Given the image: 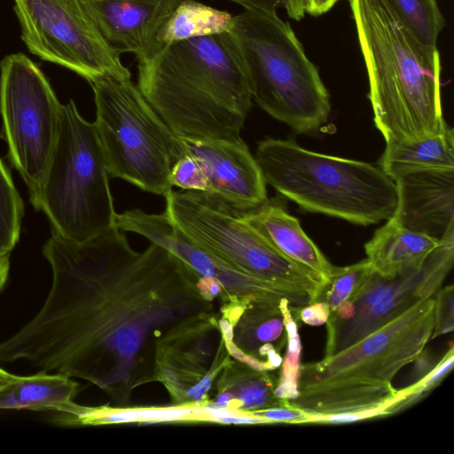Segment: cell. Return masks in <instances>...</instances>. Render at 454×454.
<instances>
[{
    "mask_svg": "<svg viewBox=\"0 0 454 454\" xmlns=\"http://www.w3.org/2000/svg\"><path fill=\"white\" fill-rule=\"evenodd\" d=\"M43 255L50 290L35 315L0 342V363L85 380L123 407L135 388L154 381L156 340L212 309L178 257L155 243L136 252L116 227L83 242L51 232Z\"/></svg>",
    "mask_w": 454,
    "mask_h": 454,
    "instance_id": "obj_1",
    "label": "cell"
},
{
    "mask_svg": "<svg viewBox=\"0 0 454 454\" xmlns=\"http://www.w3.org/2000/svg\"><path fill=\"white\" fill-rule=\"evenodd\" d=\"M434 321V298L423 299L348 348L301 364L298 395L289 404L315 416V423L395 413L411 387L397 390L392 380L426 348Z\"/></svg>",
    "mask_w": 454,
    "mask_h": 454,
    "instance_id": "obj_2",
    "label": "cell"
},
{
    "mask_svg": "<svg viewBox=\"0 0 454 454\" xmlns=\"http://www.w3.org/2000/svg\"><path fill=\"white\" fill-rule=\"evenodd\" d=\"M137 85L181 138H239L253 105L227 33L165 44L137 64Z\"/></svg>",
    "mask_w": 454,
    "mask_h": 454,
    "instance_id": "obj_3",
    "label": "cell"
},
{
    "mask_svg": "<svg viewBox=\"0 0 454 454\" xmlns=\"http://www.w3.org/2000/svg\"><path fill=\"white\" fill-rule=\"evenodd\" d=\"M369 81L375 127L385 142L441 133V57L400 22L385 0H348Z\"/></svg>",
    "mask_w": 454,
    "mask_h": 454,
    "instance_id": "obj_4",
    "label": "cell"
},
{
    "mask_svg": "<svg viewBox=\"0 0 454 454\" xmlns=\"http://www.w3.org/2000/svg\"><path fill=\"white\" fill-rule=\"evenodd\" d=\"M227 35L263 111L298 134H314L327 121L329 92L287 22L245 10Z\"/></svg>",
    "mask_w": 454,
    "mask_h": 454,
    "instance_id": "obj_5",
    "label": "cell"
},
{
    "mask_svg": "<svg viewBox=\"0 0 454 454\" xmlns=\"http://www.w3.org/2000/svg\"><path fill=\"white\" fill-rule=\"evenodd\" d=\"M254 158L266 184L306 211L370 225L396 208L395 182L372 164L274 138L261 141Z\"/></svg>",
    "mask_w": 454,
    "mask_h": 454,
    "instance_id": "obj_6",
    "label": "cell"
},
{
    "mask_svg": "<svg viewBox=\"0 0 454 454\" xmlns=\"http://www.w3.org/2000/svg\"><path fill=\"white\" fill-rule=\"evenodd\" d=\"M109 178L96 126L70 99L61 106L55 146L32 204L46 215L52 233L83 242L116 227Z\"/></svg>",
    "mask_w": 454,
    "mask_h": 454,
    "instance_id": "obj_7",
    "label": "cell"
},
{
    "mask_svg": "<svg viewBox=\"0 0 454 454\" xmlns=\"http://www.w3.org/2000/svg\"><path fill=\"white\" fill-rule=\"evenodd\" d=\"M95 126L110 178L165 197L169 174L185 154L182 140L160 117L131 78L102 76L89 82Z\"/></svg>",
    "mask_w": 454,
    "mask_h": 454,
    "instance_id": "obj_8",
    "label": "cell"
},
{
    "mask_svg": "<svg viewBox=\"0 0 454 454\" xmlns=\"http://www.w3.org/2000/svg\"><path fill=\"white\" fill-rule=\"evenodd\" d=\"M164 198L163 212L170 222L219 262L309 303L319 300L323 281L275 249L242 218L240 210L208 192L172 190Z\"/></svg>",
    "mask_w": 454,
    "mask_h": 454,
    "instance_id": "obj_9",
    "label": "cell"
},
{
    "mask_svg": "<svg viewBox=\"0 0 454 454\" xmlns=\"http://www.w3.org/2000/svg\"><path fill=\"white\" fill-rule=\"evenodd\" d=\"M0 71L3 136L33 203L55 146L62 104L43 71L25 54L6 56Z\"/></svg>",
    "mask_w": 454,
    "mask_h": 454,
    "instance_id": "obj_10",
    "label": "cell"
},
{
    "mask_svg": "<svg viewBox=\"0 0 454 454\" xmlns=\"http://www.w3.org/2000/svg\"><path fill=\"white\" fill-rule=\"evenodd\" d=\"M21 39L41 59L62 66L88 82L131 78L121 52L100 33L82 0H13Z\"/></svg>",
    "mask_w": 454,
    "mask_h": 454,
    "instance_id": "obj_11",
    "label": "cell"
},
{
    "mask_svg": "<svg viewBox=\"0 0 454 454\" xmlns=\"http://www.w3.org/2000/svg\"><path fill=\"white\" fill-rule=\"evenodd\" d=\"M454 231L445 235L418 270L385 278L373 270L355 294L330 312L325 356L379 330L418 301L433 297L452 268Z\"/></svg>",
    "mask_w": 454,
    "mask_h": 454,
    "instance_id": "obj_12",
    "label": "cell"
},
{
    "mask_svg": "<svg viewBox=\"0 0 454 454\" xmlns=\"http://www.w3.org/2000/svg\"><path fill=\"white\" fill-rule=\"evenodd\" d=\"M211 310L186 317L156 340L153 380L164 385L175 405H204L217 377L231 364V355Z\"/></svg>",
    "mask_w": 454,
    "mask_h": 454,
    "instance_id": "obj_13",
    "label": "cell"
},
{
    "mask_svg": "<svg viewBox=\"0 0 454 454\" xmlns=\"http://www.w3.org/2000/svg\"><path fill=\"white\" fill-rule=\"evenodd\" d=\"M181 140L185 153L203 168L210 185L208 193L240 211L254 209L268 200L258 162L240 137Z\"/></svg>",
    "mask_w": 454,
    "mask_h": 454,
    "instance_id": "obj_14",
    "label": "cell"
},
{
    "mask_svg": "<svg viewBox=\"0 0 454 454\" xmlns=\"http://www.w3.org/2000/svg\"><path fill=\"white\" fill-rule=\"evenodd\" d=\"M106 42L138 63L164 46L157 35L182 0H82Z\"/></svg>",
    "mask_w": 454,
    "mask_h": 454,
    "instance_id": "obj_15",
    "label": "cell"
},
{
    "mask_svg": "<svg viewBox=\"0 0 454 454\" xmlns=\"http://www.w3.org/2000/svg\"><path fill=\"white\" fill-rule=\"evenodd\" d=\"M287 302L290 301L283 299L280 302L223 306L221 316L232 325L231 340L225 341L231 356L260 371L278 368L283 361L281 352L287 343Z\"/></svg>",
    "mask_w": 454,
    "mask_h": 454,
    "instance_id": "obj_16",
    "label": "cell"
},
{
    "mask_svg": "<svg viewBox=\"0 0 454 454\" xmlns=\"http://www.w3.org/2000/svg\"><path fill=\"white\" fill-rule=\"evenodd\" d=\"M403 226L441 240L454 231V168L414 172L394 180Z\"/></svg>",
    "mask_w": 454,
    "mask_h": 454,
    "instance_id": "obj_17",
    "label": "cell"
},
{
    "mask_svg": "<svg viewBox=\"0 0 454 454\" xmlns=\"http://www.w3.org/2000/svg\"><path fill=\"white\" fill-rule=\"evenodd\" d=\"M242 218L281 254L317 275L325 285L341 267L332 264L302 230L297 218L277 200H267L254 209L241 211Z\"/></svg>",
    "mask_w": 454,
    "mask_h": 454,
    "instance_id": "obj_18",
    "label": "cell"
},
{
    "mask_svg": "<svg viewBox=\"0 0 454 454\" xmlns=\"http://www.w3.org/2000/svg\"><path fill=\"white\" fill-rule=\"evenodd\" d=\"M440 241L390 217L364 244L372 270L392 278L419 270Z\"/></svg>",
    "mask_w": 454,
    "mask_h": 454,
    "instance_id": "obj_19",
    "label": "cell"
},
{
    "mask_svg": "<svg viewBox=\"0 0 454 454\" xmlns=\"http://www.w3.org/2000/svg\"><path fill=\"white\" fill-rule=\"evenodd\" d=\"M79 384L72 378L37 372L20 376L0 367V410H29L69 414Z\"/></svg>",
    "mask_w": 454,
    "mask_h": 454,
    "instance_id": "obj_20",
    "label": "cell"
},
{
    "mask_svg": "<svg viewBox=\"0 0 454 454\" xmlns=\"http://www.w3.org/2000/svg\"><path fill=\"white\" fill-rule=\"evenodd\" d=\"M277 381L267 371L231 361L217 380V394L210 403L248 414L276 406L290 405L276 395Z\"/></svg>",
    "mask_w": 454,
    "mask_h": 454,
    "instance_id": "obj_21",
    "label": "cell"
},
{
    "mask_svg": "<svg viewBox=\"0 0 454 454\" xmlns=\"http://www.w3.org/2000/svg\"><path fill=\"white\" fill-rule=\"evenodd\" d=\"M379 168L393 181L402 176L431 169L454 168L453 129L412 141L386 143Z\"/></svg>",
    "mask_w": 454,
    "mask_h": 454,
    "instance_id": "obj_22",
    "label": "cell"
},
{
    "mask_svg": "<svg viewBox=\"0 0 454 454\" xmlns=\"http://www.w3.org/2000/svg\"><path fill=\"white\" fill-rule=\"evenodd\" d=\"M231 13L197 2L182 0L160 28L157 39L165 44L228 33L233 24Z\"/></svg>",
    "mask_w": 454,
    "mask_h": 454,
    "instance_id": "obj_23",
    "label": "cell"
},
{
    "mask_svg": "<svg viewBox=\"0 0 454 454\" xmlns=\"http://www.w3.org/2000/svg\"><path fill=\"white\" fill-rule=\"evenodd\" d=\"M400 22L423 45L435 49L445 20L435 0H385Z\"/></svg>",
    "mask_w": 454,
    "mask_h": 454,
    "instance_id": "obj_24",
    "label": "cell"
},
{
    "mask_svg": "<svg viewBox=\"0 0 454 454\" xmlns=\"http://www.w3.org/2000/svg\"><path fill=\"white\" fill-rule=\"evenodd\" d=\"M23 202L0 159V254H11L20 233Z\"/></svg>",
    "mask_w": 454,
    "mask_h": 454,
    "instance_id": "obj_25",
    "label": "cell"
},
{
    "mask_svg": "<svg viewBox=\"0 0 454 454\" xmlns=\"http://www.w3.org/2000/svg\"><path fill=\"white\" fill-rule=\"evenodd\" d=\"M301 307L287 302L285 306L287 343L286 352L282 361L280 377L277 381L276 395L284 400L291 401L298 395V377L300 372L301 341L298 333V312Z\"/></svg>",
    "mask_w": 454,
    "mask_h": 454,
    "instance_id": "obj_26",
    "label": "cell"
},
{
    "mask_svg": "<svg viewBox=\"0 0 454 454\" xmlns=\"http://www.w3.org/2000/svg\"><path fill=\"white\" fill-rule=\"evenodd\" d=\"M372 271L366 258L356 263L341 267L325 287L319 300L327 303L330 312L333 311L355 294Z\"/></svg>",
    "mask_w": 454,
    "mask_h": 454,
    "instance_id": "obj_27",
    "label": "cell"
},
{
    "mask_svg": "<svg viewBox=\"0 0 454 454\" xmlns=\"http://www.w3.org/2000/svg\"><path fill=\"white\" fill-rule=\"evenodd\" d=\"M169 183L184 191L209 192L207 176L200 162L186 153L172 167Z\"/></svg>",
    "mask_w": 454,
    "mask_h": 454,
    "instance_id": "obj_28",
    "label": "cell"
},
{
    "mask_svg": "<svg viewBox=\"0 0 454 454\" xmlns=\"http://www.w3.org/2000/svg\"><path fill=\"white\" fill-rule=\"evenodd\" d=\"M454 362V348L450 343V348L438 361L429 374L419 381L410 384L411 392L395 408V412L401 411L419 402L423 396L435 388L450 372Z\"/></svg>",
    "mask_w": 454,
    "mask_h": 454,
    "instance_id": "obj_29",
    "label": "cell"
},
{
    "mask_svg": "<svg viewBox=\"0 0 454 454\" xmlns=\"http://www.w3.org/2000/svg\"><path fill=\"white\" fill-rule=\"evenodd\" d=\"M137 422L200 420L201 405H175L160 408H136Z\"/></svg>",
    "mask_w": 454,
    "mask_h": 454,
    "instance_id": "obj_30",
    "label": "cell"
},
{
    "mask_svg": "<svg viewBox=\"0 0 454 454\" xmlns=\"http://www.w3.org/2000/svg\"><path fill=\"white\" fill-rule=\"evenodd\" d=\"M454 330V286L439 289L434 298V321L431 339Z\"/></svg>",
    "mask_w": 454,
    "mask_h": 454,
    "instance_id": "obj_31",
    "label": "cell"
},
{
    "mask_svg": "<svg viewBox=\"0 0 454 454\" xmlns=\"http://www.w3.org/2000/svg\"><path fill=\"white\" fill-rule=\"evenodd\" d=\"M273 423L308 424L315 423L316 418L299 408L291 405L276 406L248 413Z\"/></svg>",
    "mask_w": 454,
    "mask_h": 454,
    "instance_id": "obj_32",
    "label": "cell"
},
{
    "mask_svg": "<svg viewBox=\"0 0 454 454\" xmlns=\"http://www.w3.org/2000/svg\"><path fill=\"white\" fill-rule=\"evenodd\" d=\"M299 319L303 323L318 326L325 324L330 316V309L324 301H317L299 309Z\"/></svg>",
    "mask_w": 454,
    "mask_h": 454,
    "instance_id": "obj_33",
    "label": "cell"
},
{
    "mask_svg": "<svg viewBox=\"0 0 454 454\" xmlns=\"http://www.w3.org/2000/svg\"><path fill=\"white\" fill-rule=\"evenodd\" d=\"M415 365L412 372V383L419 381L431 372L438 362L425 348L414 359Z\"/></svg>",
    "mask_w": 454,
    "mask_h": 454,
    "instance_id": "obj_34",
    "label": "cell"
},
{
    "mask_svg": "<svg viewBox=\"0 0 454 454\" xmlns=\"http://www.w3.org/2000/svg\"><path fill=\"white\" fill-rule=\"evenodd\" d=\"M241 5L245 10L276 14L280 0H226Z\"/></svg>",
    "mask_w": 454,
    "mask_h": 454,
    "instance_id": "obj_35",
    "label": "cell"
},
{
    "mask_svg": "<svg viewBox=\"0 0 454 454\" xmlns=\"http://www.w3.org/2000/svg\"><path fill=\"white\" fill-rule=\"evenodd\" d=\"M213 422L235 424V425H255V424H271L269 420L244 413H236L233 415L220 417Z\"/></svg>",
    "mask_w": 454,
    "mask_h": 454,
    "instance_id": "obj_36",
    "label": "cell"
},
{
    "mask_svg": "<svg viewBox=\"0 0 454 454\" xmlns=\"http://www.w3.org/2000/svg\"><path fill=\"white\" fill-rule=\"evenodd\" d=\"M280 5L291 19L299 21L307 12L309 0H280Z\"/></svg>",
    "mask_w": 454,
    "mask_h": 454,
    "instance_id": "obj_37",
    "label": "cell"
},
{
    "mask_svg": "<svg viewBox=\"0 0 454 454\" xmlns=\"http://www.w3.org/2000/svg\"><path fill=\"white\" fill-rule=\"evenodd\" d=\"M339 0H309L307 12L312 16H319L332 9Z\"/></svg>",
    "mask_w": 454,
    "mask_h": 454,
    "instance_id": "obj_38",
    "label": "cell"
},
{
    "mask_svg": "<svg viewBox=\"0 0 454 454\" xmlns=\"http://www.w3.org/2000/svg\"><path fill=\"white\" fill-rule=\"evenodd\" d=\"M10 272V254H0V294L4 290Z\"/></svg>",
    "mask_w": 454,
    "mask_h": 454,
    "instance_id": "obj_39",
    "label": "cell"
}]
</instances>
